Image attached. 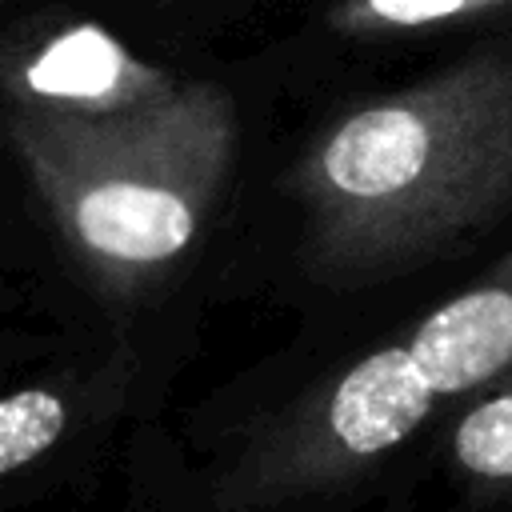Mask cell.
I'll return each instance as SVG.
<instances>
[{"label": "cell", "instance_id": "6da1fadb", "mask_svg": "<svg viewBox=\"0 0 512 512\" xmlns=\"http://www.w3.org/2000/svg\"><path fill=\"white\" fill-rule=\"evenodd\" d=\"M288 184L332 272L404 264L488 220L512 200V44L344 112Z\"/></svg>", "mask_w": 512, "mask_h": 512}, {"label": "cell", "instance_id": "7a4b0ae2", "mask_svg": "<svg viewBox=\"0 0 512 512\" xmlns=\"http://www.w3.org/2000/svg\"><path fill=\"white\" fill-rule=\"evenodd\" d=\"M8 140L68 252L132 292L200 236L232 168L236 108L224 88L184 80L104 116L12 108Z\"/></svg>", "mask_w": 512, "mask_h": 512}, {"label": "cell", "instance_id": "3957f363", "mask_svg": "<svg viewBox=\"0 0 512 512\" xmlns=\"http://www.w3.org/2000/svg\"><path fill=\"white\" fill-rule=\"evenodd\" d=\"M512 376V276L496 272L428 312L404 340L344 368L232 476V504H268L352 476L412 436L436 400Z\"/></svg>", "mask_w": 512, "mask_h": 512}, {"label": "cell", "instance_id": "277c9868", "mask_svg": "<svg viewBox=\"0 0 512 512\" xmlns=\"http://www.w3.org/2000/svg\"><path fill=\"white\" fill-rule=\"evenodd\" d=\"M180 80L88 20H28L4 44L8 108L104 116L148 104Z\"/></svg>", "mask_w": 512, "mask_h": 512}, {"label": "cell", "instance_id": "5b68a950", "mask_svg": "<svg viewBox=\"0 0 512 512\" xmlns=\"http://www.w3.org/2000/svg\"><path fill=\"white\" fill-rule=\"evenodd\" d=\"M512 0H332L328 28L340 36H396V32H420L448 20L480 16L492 8H504Z\"/></svg>", "mask_w": 512, "mask_h": 512}, {"label": "cell", "instance_id": "8992f818", "mask_svg": "<svg viewBox=\"0 0 512 512\" xmlns=\"http://www.w3.org/2000/svg\"><path fill=\"white\" fill-rule=\"evenodd\" d=\"M456 460L480 480H512V376L484 388L452 436Z\"/></svg>", "mask_w": 512, "mask_h": 512}, {"label": "cell", "instance_id": "52a82bcc", "mask_svg": "<svg viewBox=\"0 0 512 512\" xmlns=\"http://www.w3.org/2000/svg\"><path fill=\"white\" fill-rule=\"evenodd\" d=\"M68 424V404L48 388H20L0 404V472L12 476L40 460Z\"/></svg>", "mask_w": 512, "mask_h": 512}, {"label": "cell", "instance_id": "ba28073f", "mask_svg": "<svg viewBox=\"0 0 512 512\" xmlns=\"http://www.w3.org/2000/svg\"><path fill=\"white\" fill-rule=\"evenodd\" d=\"M496 272H504V276H512V252H508L504 260H500V268H496Z\"/></svg>", "mask_w": 512, "mask_h": 512}]
</instances>
